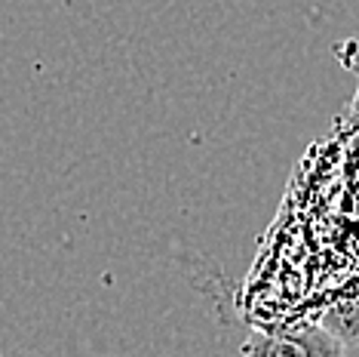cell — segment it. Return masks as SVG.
<instances>
[{
    "label": "cell",
    "mask_w": 359,
    "mask_h": 357,
    "mask_svg": "<svg viewBox=\"0 0 359 357\" xmlns=\"http://www.w3.org/2000/svg\"><path fill=\"white\" fill-rule=\"evenodd\" d=\"M243 357H347V348L325 327L255 330L240 348Z\"/></svg>",
    "instance_id": "6da1fadb"
},
{
    "label": "cell",
    "mask_w": 359,
    "mask_h": 357,
    "mask_svg": "<svg viewBox=\"0 0 359 357\" xmlns=\"http://www.w3.org/2000/svg\"><path fill=\"white\" fill-rule=\"evenodd\" d=\"M323 327L344 348H359V296L350 305H334L323 318Z\"/></svg>",
    "instance_id": "7a4b0ae2"
},
{
    "label": "cell",
    "mask_w": 359,
    "mask_h": 357,
    "mask_svg": "<svg viewBox=\"0 0 359 357\" xmlns=\"http://www.w3.org/2000/svg\"><path fill=\"white\" fill-rule=\"evenodd\" d=\"M353 115H359V89H356V99H353Z\"/></svg>",
    "instance_id": "3957f363"
}]
</instances>
